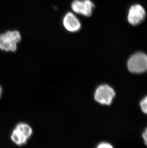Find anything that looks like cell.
Segmentation results:
<instances>
[{
  "instance_id": "6da1fadb",
  "label": "cell",
  "mask_w": 147,
  "mask_h": 148,
  "mask_svg": "<svg viewBox=\"0 0 147 148\" xmlns=\"http://www.w3.org/2000/svg\"><path fill=\"white\" fill-rule=\"evenodd\" d=\"M33 133V130L29 125L21 122L17 124L13 129L10 138L15 145L22 146L27 144Z\"/></svg>"
},
{
  "instance_id": "3957f363",
  "label": "cell",
  "mask_w": 147,
  "mask_h": 148,
  "mask_svg": "<svg viewBox=\"0 0 147 148\" xmlns=\"http://www.w3.org/2000/svg\"><path fill=\"white\" fill-rule=\"evenodd\" d=\"M115 95V92L112 87L107 84H103L96 88L94 97L96 102L100 105L110 106Z\"/></svg>"
},
{
  "instance_id": "30bf717a",
  "label": "cell",
  "mask_w": 147,
  "mask_h": 148,
  "mask_svg": "<svg viewBox=\"0 0 147 148\" xmlns=\"http://www.w3.org/2000/svg\"><path fill=\"white\" fill-rule=\"evenodd\" d=\"M142 138L144 140V143L146 146H147V127L145 130L144 132H143L142 134Z\"/></svg>"
},
{
  "instance_id": "277c9868",
  "label": "cell",
  "mask_w": 147,
  "mask_h": 148,
  "mask_svg": "<svg viewBox=\"0 0 147 148\" xmlns=\"http://www.w3.org/2000/svg\"><path fill=\"white\" fill-rule=\"evenodd\" d=\"M129 71L134 73H142L147 71V55L137 52L133 55L128 60Z\"/></svg>"
},
{
  "instance_id": "ba28073f",
  "label": "cell",
  "mask_w": 147,
  "mask_h": 148,
  "mask_svg": "<svg viewBox=\"0 0 147 148\" xmlns=\"http://www.w3.org/2000/svg\"><path fill=\"white\" fill-rule=\"evenodd\" d=\"M140 106L142 111L147 115V96L144 97L140 101Z\"/></svg>"
},
{
  "instance_id": "9c48e42d",
  "label": "cell",
  "mask_w": 147,
  "mask_h": 148,
  "mask_svg": "<svg viewBox=\"0 0 147 148\" xmlns=\"http://www.w3.org/2000/svg\"><path fill=\"white\" fill-rule=\"evenodd\" d=\"M96 148H114V147L110 143L102 142L97 145Z\"/></svg>"
},
{
  "instance_id": "52a82bcc",
  "label": "cell",
  "mask_w": 147,
  "mask_h": 148,
  "mask_svg": "<svg viewBox=\"0 0 147 148\" xmlns=\"http://www.w3.org/2000/svg\"><path fill=\"white\" fill-rule=\"evenodd\" d=\"M63 24L67 31L70 32H76L81 27L80 21L74 14L68 12L63 18Z\"/></svg>"
},
{
  "instance_id": "8992f818",
  "label": "cell",
  "mask_w": 147,
  "mask_h": 148,
  "mask_svg": "<svg viewBox=\"0 0 147 148\" xmlns=\"http://www.w3.org/2000/svg\"><path fill=\"white\" fill-rule=\"evenodd\" d=\"M145 16L146 13L143 7L139 4H135L129 9L128 21L132 25H137L143 21Z\"/></svg>"
},
{
  "instance_id": "8fae6325",
  "label": "cell",
  "mask_w": 147,
  "mask_h": 148,
  "mask_svg": "<svg viewBox=\"0 0 147 148\" xmlns=\"http://www.w3.org/2000/svg\"><path fill=\"white\" fill-rule=\"evenodd\" d=\"M3 90L2 87L0 85V99L1 98L2 95H3Z\"/></svg>"
},
{
  "instance_id": "5b68a950",
  "label": "cell",
  "mask_w": 147,
  "mask_h": 148,
  "mask_svg": "<svg viewBox=\"0 0 147 148\" xmlns=\"http://www.w3.org/2000/svg\"><path fill=\"white\" fill-rule=\"evenodd\" d=\"M71 6L74 13L86 17L92 16L95 8L94 4L91 0H74Z\"/></svg>"
},
{
  "instance_id": "7a4b0ae2",
  "label": "cell",
  "mask_w": 147,
  "mask_h": 148,
  "mask_svg": "<svg viewBox=\"0 0 147 148\" xmlns=\"http://www.w3.org/2000/svg\"><path fill=\"white\" fill-rule=\"evenodd\" d=\"M21 38V34L16 30L0 34V49L3 51L14 52Z\"/></svg>"
}]
</instances>
